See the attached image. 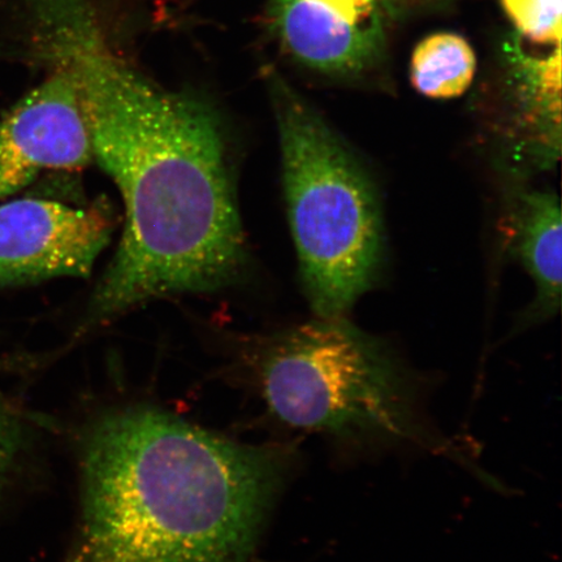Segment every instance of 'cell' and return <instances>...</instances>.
I'll use <instances>...</instances> for the list:
<instances>
[{"instance_id":"obj_1","label":"cell","mask_w":562,"mask_h":562,"mask_svg":"<svg viewBox=\"0 0 562 562\" xmlns=\"http://www.w3.org/2000/svg\"><path fill=\"white\" fill-rule=\"evenodd\" d=\"M46 46L75 77L93 157L125 205L122 241L87 326L153 299L227 285L245 245L215 112L105 53L82 16L55 27Z\"/></svg>"},{"instance_id":"obj_2","label":"cell","mask_w":562,"mask_h":562,"mask_svg":"<svg viewBox=\"0 0 562 562\" xmlns=\"http://www.w3.org/2000/svg\"><path fill=\"white\" fill-rule=\"evenodd\" d=\"M294 462L150 407L112 412L83 439L68 562H250Z\"/></svg>"},{"instance_id":"obj_3","label":"cell","mask_w":562,"mask_h":562,"mask_svg":"<svg viewBox=\"0 0 562 562\" xmlns=\"http://www.w3.org/2000/svg\"><path fill=\"white\" fill-rule=\"evenodd\" d=\"M259 382L280 424L315 435L337 452L438 456L501 487L435 424L426 379L348 316H315L272 337L262 350Z\"/></svg>"},{"instance_id":"obj_4","label":"cell","mask_w":562,"mask_h":562,"mask_svg":"<svg viewBox=\"0 0 562 562\" xmlns=\"http://www.w3.org/2000/svg\"><path fill=\"white\" fill-rule=\"evenodd\" d=\"M266 86L308 304L319 318L348 316L384 263L381 196L361 159L305 98L276 70H267Z\"/></svg>"},{"instance_id":"obj_5","label":"cell","mask_w":562,"mask_h":562,"mask_svg":"<svg viewBox=\"0 0 562 562\" xmlns=\"http://www.w3.org/2000/svg\"><path fill=\"white\" fill-rule=\"evenodd\" d=\"M501 104L482 125V139L508 184H529L561 157V45L546 55L509 53Z\"/></svg>"},{"instance_id":"obj_6","label":"cell","mask_w":562,"mask_h":562,"mask_svg":"<svg viewBox=\"0 0 562 562\" xmlns=\"http://www.w3.org/2000/svg\"><path fill=\"white\" fill-rule=\"evenodd\" d=\"M0 121V202L40 175L86 167L91 140L79 88L65 63Z\"/></svg>"},{"instance_id":"obj_7","label":"cell","mask_w":562,"mask_h":562,"mask_svg":"<svg viewBox=\"0 0 562 562\" xmlns=\"http://www.w3.org/2000/svg\"><path fill=\"white\" fill-rule=\"evenodd\" d=\"M111 231L103 206L40 199L0 202V285L88 277Z\"/></svg>"},{"instance_id":"obj_8","label":"cell","mask_w":562,"mask_h":562,"mask_svg":"<svg viewBox=\"0 0 562 562\" xmlns=\"http://www.w3.org/2000/svg\"><path fill=\"white\" fill-rule=\"evenodd\" d=\"M270 13L288 54L315 72L353 77L383 53L384 0H271Z\"/></svg>"},{"instance_id":"obj_9","label":"cell","mask_w":562,"mask_h":562,"mask_svg":"<svg viewBox=\"0 0 562 562\" xmlns=\"http://www.w3.org/2000/svg\"><path fill=\"white\" fill-rule=\"evenodd\" d=\"M505 202V240L536 284L529 321L550 318L560 311L561 205L557 193L527 184H509Z\"/></svg>"},{"instance_id":"obj_10","label":"cell","mask_w":562,"mask_h":562,"mask_svg":"<svg viewBox=\"0 0 562 562\" xmlns=\"http://www.w3.org/2000/svg\"><path fill=\"white\" fill-rule=\"evenodd\" d=\"M476 58L469 42L454 33H435L412 56L411 79L419 94L453 100L472 86Z\"/></svg>"},{"instance_id":"obj_11","label":"cell","mask_w":562,"mask_h":562,"mask_svg":"<svg viewBox=\"0 0 562 562\" xmlns=\"http://www.w3.org/2000/svg\"><path fill=\"white\" fill-rule=\"evenodd\" d=\"M502 4L521 37L561 45V0H502Z\"/></svg>"},{"instance_id":"obj_12","label":"cell","mask_w":562,"mask_h":562,"mask_svg":"<svg viewBox=\"0 0 562 562\" xmlns=\"http://www.w3.org/2000/svg\"><path fill=\"white\" fill-rule=\"evenodd\" d=\"M21 440H23V434H21L19 419L12 413L11 407L0 398V491L15 465Z\"/></svg>"}]
</instances>
